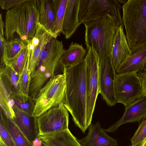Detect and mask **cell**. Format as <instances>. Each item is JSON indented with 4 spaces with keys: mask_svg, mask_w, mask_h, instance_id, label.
<instances>
[{
    "mask_svg": "<svg viewBox=\"0 0 146 146\" xmlns=\"http://www.w3.org/2000/svg\"><path fill=\"white\" fill-rule=\"evenodd\" d=\"M87 135L78 141L81 146H117L118 143L110 136L97 122L89 126Z\"/></svg>",
    "mask_w": 146,
    "mask_h": 146,
    "instance_id": "cell-14",
    "label": "cell"
},
{
    "mask_svg": "<svg viewBox=\"0 0 146 146\" xmlns=\"http://www.w3.org/2000/svg\"><path fill=\"white\" fill-rule=\"evenodd\" d=\"M120 3L125 4L127 0H117Z\"/></svg>",
    "mask_w": 146,
    "mask_h": 146,
    "instance_id": "cell-38",
    "label": "cell"
},
{
    "mask_svg": "<svg viewBox=\"0 0 146 146\" xmlns=\"http://www.w3.org/2000/svg\"><path fill=\"white\" fill-rule=\"evenodd\" d=\"M131 146H133L132 145H131Z\"/></svg>",
    "mask_w": 146,
    "mask_h": 146,
    "instance_id": "cell-41",
    "label": "cell"
},
{
    "mask_svg": "<svg viewBox=\"0 0 146 146\" xmlns=\"http://www.w3.org/2000/svg\"><path fill=\"white\" fill-rule=\"evenodd\" d=\"M80 0H68L61 33L67 39L80 25L78 18Z\"/></svg>",
    "mask_w": 146,
    "mask_h": 146,
    "instance_id": "cell-17",
    "label": "cell"
},
{
    "mask_svg": "<svg viewBox=\"0 0 146 146\" xmlns=\"http://www.w3.org/2000/svg\"><path fill=\"white\" fill-rule=\"evenodd\" d=\"M27 44L21 40L7 41L5 49L6 65H10Z\"/></svg>",
    "mask_w": 146,
    "mask_h": 146,
    "instance_id": "cell-25",
    "label": "cell"
},
{
    "mask_svg": "<svg viewBox=\"0 0 146 146\" xmlns=\"http://www.w3.org/2000/svg\"><path fill=\"white\" fill-rule=\"evenodd\" d=\"M146 138V118L139 125L131 139L133 146H135Z\"/></svg>",
    "mask_w": 146,
    "mask_h": 146,
    "instance_id": "cell-30",
    "label": "cell"
},
{
    "mask_svg": "<svg viewBox=\"0 0 146 146\" xmlns=\"http://www.w3.org/2000/svg\"><path fill=\"white\" fill-rule=\"evenodd\" d=\"M41 146H47V145H46L45 144H44L43 142H42V145Z\"/></svg>",
    "mask_w": 146,
    "mask_h": 146,
    "instance_id": "cell-40",
    "label": "cell"
},
{
    "mask_svg": "<svg viewBox=\"0 0 146 146\" xmlns=\"http://www.w3.org/2000/svg\"><path fill=\"white\" fill-rule=\"evenodd\" d=\"M26 0H0V6L2 9L7 10L19 5Z\"/></svg>",
    "mask_w": 146,
    "mask_h": 146,
    "instance_id": "cell-33",
    "label": "cell"
},
{
    "mask_svg": "<svg viewBox=\"0 0 146 146\" xmlns=\"http://www.w3.org/2000/svg\"><path fill=\"white\" fill-rule=\"evenodd\" d=\"M0 123L4 125L10 134L16 146H34L20 130L14 119L7 117L1 110Z\"/></svg>",
    "mask_w": 146,
    "mask_h": 146,
    "instance_id": "cell-23",
    "label": "cell"
},
{
    "mask_svg": "<svg viewBox=\"0 0 146 146\" xmlns=\"http://www.w3.org/2000/svg\"><path fill=\"white\" fill-rule=\"evenodd\" d=\"M14 120L24 135L31 142L38 137L37 117L16 108Z\"/></svg>",
    "mask_w": 146,
    "mask_h": 146,
    "instance_id": "cell-16",
    "label": "cell"
},
{
    "mask_svg": "<svg viewBox=\"0 0 146 146\" xmlns=\"http://www.w3.org/2000/svg\"><path fill=\"white\" fill-rule=\"evenodd\" d=\"M131 54V50L128 44L122 24L115 34L110 54L115 71Z\"/></svg>",
    "mask_w": 146,
    "mask_h": 146,
    "instance_id": "cell-12",
    "label": "cell"
},
{
    "mask_svg": "<svg viewBox=\"0 0 146 146\" xmlns=\"http://www.w3.org/2000/svg\"><path fill=\"white\" fill-rule=\"evenodd\" d=\"M39 23L56 38L55 22L56 9V0H39Z\"/></svg>",
    "mask_w": 146,
    "mask_h": 146,
    "instance_id": "cell-19",
    "label": "cell"
},
{
    "mask_svg": "<svg viewBox=\"0 0 146 146\" xmlns=\"http://www.w3.org/2000/svg\"><path fill=\"white\" fill-rule=\"evenodd\" d=\"M135 146H146V138Z\"/></svg>",
    "mask_w": 146,
    "mask_h": 146,
    "instance_id": "cell-36",
    "label": "cell"
},
{
    "mask_svg": "<svg viewBox=\"0 0 146 146\" xmlns=\"http://www.w3.org/2000/svg\"><path fill=\"white\" fill-rule=\"evenodd\" d=\"M39 10V0H26L7 10L4 22L6 41L21 40L27 44L36 34Z\"/></svg>",
    "mask_w": 146,
    "mask_h": 146,
    "instance_id": "cell-2",
    "label": "cell"
},
{
    "mask_svg": "<svg viewBox=\"0 0 146 146\" xmlns=\"http://www.w3.org/2000/svg\"><path fill=\"white\" fill-rule=\"evenodd\" d=\"M38 137L47 146H81L69 129Z\"/></svg>",
    "mask_w": 146,
    "mask_h": 146,
    "instance_id": "cell-20",
    "label": "cell"
},
{
    "mask_svg": "<svg viewBox=\"0 0 146 146\" xmlns=\"http://www.w3.org/2000/svg\"><path fill=\"white\" fill-rule=\"evenodd\" d=\"M10 94L2 81L0 80V104L1 110L5 114L11 119H14L15 113L11 104Z\"/></svg>",
    "mask_w": 146,
    "mask_h": 146,
    "instance_id": "cell-26",
    "label": "cell"
},
{
    "mask_svg": "<svg viewBox=\"0 0 146 146\" xmlns=\"http://www.w3.org/2000/svg\"><path fill=\"white\" fill-rule=\"evenodd\" d=\"M31 55L26 61L20 75L19 83L21 92L29 95L31 77L29 73V64Z\"/></svg>",
    "mask_w": 146,
    "mask_h": 146,
    "instance_id": "cell-28",
    "label": "cell"
},
{
    "mask_svg": "<svg viewBox=\"0 0 146 146\" xmlns=\"http://www.w3.org/2000/svg\"><path fill=\"white\" fill-rule=\"evenodd\" d=\"M84 59L86 63V120L89 127L91 124L96 103L99 93V69L100 60L90 47Z\"/></svg>",
    "mask_w": 146,
    "mask_h": 146,
    "instance_id": "cell-8",
    "label": "cell"
},
{
    "mask_svg": "<svg viewBox=\"0 0 146 146\" xmlns=\"http://www.w3.org/2000/svg\"><path fill=\"white\" fill-rule=\"evenodd\" d=\"M0 137L7 146H16L10 134L4 125L0 122Z\"/></svg>",
    "mask_w": 146,
    "mask_h": 146,
    "instance_id": "cell-31",
    "label": "cell"
},
{
    "mask_svg": "<svg viewBox=\"0 0 146 146\" xmlns=\"http://www.w3.org/2000/svg\"><path fill=\"white\" fill-rule=\"evenodd\" d=\"M65 92L64 74L54 75L40 90L35 98L33 115L37 117L52 107L64 104Z\"/></svg>",
    "mask_w": 146,
    "mask_h": 146,
    "instance_id": "cell-7",
    "label": "cell"
},
{
    "mask_svg": "<svg viewBox=\"0 0 146 146\" xmlns=\"http://www.w3.org/2000/svg\"><path fill=\"white\" fill-rule=\"evenodd\" d=\"M0 69H2L6 66L5 49L7 41L4 34H0Z\"/></svg>",
    "mask_w": 146,
    "mask_h": 146,
    "instance_id": "cell-32",
    "label": "cell"
},
{
    "mask_svg": "<svg viewBox=\"0 0 146 146\" xmlns=\"http://www.w3.org/2000/svg\"><path fill=\"white\" fill-rule=\"evenodd\" d=\"M120 3L116 0H80L78 18L80 24L104 19L118 28L122 24Z\"/></svg>",
    "mask_w": 146,
    "mask_h": 146,
    "instance_id": "cell-6",
    "label": "cell"
},
{
    "mask_svg": "<svg viewBox=\"0 0 146 146\" xmlns=\"http://www.w3.org/2000/svg\"><path fill=\"white\" fill-rule=\"evenodd\" d=\"M143 71L146 72V64L145 66V67Z\"/></svg>",
    "mask_w": 146,
    "mask_h": 146,
    "instance_id": "cell-39",
    "label": "cell"
},
{
    "mask_svg": "<svg viewBox=\"0 0 146 146\" xmlns=\"http://www.w3.org/2000/svg\"><path fill=\"white\" fill-rule=\"evenodd\" d=\"M31 51L27 45L22 50L11 65H9L20 75L26 61L31 55Z\"/></svg>",
    "mask_w": 146,
    "mask_h": 146,
    "instance_id": "cell-29",
    "label": "cell"
},
{
    "mask_svg": "<svg viewBox=\"0 0 146 146\" xmlns=\"http://www.w3.org/2000/svg\"><path fill=\"white\" fill-rule=\"evenodd\" d=\"M137 72L116 74L115 93L117 103L125 107L142 98V87Z\"/></svg>",
    "mask_w": 146,
    "mask_h": 146,
    "instance_id": "cell-9",
    "label": "cell"
},
{
    "mask_svg": "<svg viewBox=\"0 0 146 146\" xmlns=\"http://www.w3.org/2000/svg\"><path fill=\"white\" fill-rule=\"evenodd\" d=\"M83 24L85 27V44L87 50L91 48L100 60L110 54L118 28L112 22L104 19Z\"/></svg>",
    "mask_w": 146,
    "mask_h": 146,
    "instance_id": "cell-5",
    "label": "cell"
},
{
    "mask_svg": "<svg viewBox=\"0 0 146 146\" xmlns=\"http://www.w3.org/2000/svg\"><path fill=\"white\" fill-rule=\"evenodd\" d=\"M32 142L34 146H41L42 144V141L38 137L36 138Z\"/></svg>",
    "mask_w": 146,
    "mask_h": 146,
    "instance_id": "cell-35",
    "label": "cell"
},
{
    "mask_svg": "<svg viewBox=\"0 0 146 146\" xmlns=\"http://www.w3.org/2000/svg\"><path fill=\"white\" fill-rule=\"evenodd\" d=\"M137 74L142 85V97H146V72L142 71L138 72Z\"/></svg>",
    "mask_w": 146,
    "mask_h": 146,
    "instance_id": "cell-34",
    "label": "cell"
},
{
    "mask_svg": "<svg viewBox=\"0 0 146 146\" xmlns=\"http://www.w3.org/2000/svg\"><path fill=\"white\" fill-rule=\"evenodd\" d=\"M86 53L82 45L72 42L68 49L62 54L58 64L63 68L75 66L84 59Z\"/></svg>",
    "mask_w": 146,
    "mask_h": 146,
    "instance_id": "cell-21",
    "label": "cell"
},
{
    "mask_svg": "<svg viewBox=\"0 0 146 146\" xmlns=\"http://www.w3.org/2000/svg\"><path fill=\"white\" fill-rule=\"evenodd\" d=\"M146 64V45L131 50L130 56L116 70V74L138 73L143 71Z\"/></svg>",
    "mask_w": 146,
    "mask_h": 146,
    "instance_id": "cell-18",
    "label": "cell"
},
{
    "mask_svg": "<svg viewBox=\"0 0 146 146\" xmlns=\"http://www.w3.org/2000/svg\"><path fill=\"white\" fill-rule=\"evenodd\" d=\"M66 82L64 105L71 114L75 125L83 133L88 128L86 120V63L84 59L78 64L64 67Z\"/></svg>",
    "mask_w": 146,
    "mask_h": 146,
    "instance_id": "cell-1",
    "label": "cell"
},
{
    "mask_svg": "<svg viewBox=\"0 0 146 146\" xmlns=\"http://www.w3.org/2000/svg\"><path fill=\"white\" fill-rule=\"evenodd\" d=\"M37 121L38 136L58 133L68 129V111L64 104H61L37 117Z\"/></svg>",
    "mask_w": 146,
    "mask_h": 146,
    "instance_id": "cell-10",
    "label": "cell"
},
{
    "mask_svg": "<svg viewBox=\"0 0 146 146\" xmlns=\"http://www.w3.org/2000/svg\"><path fill=\"white\" fill-rule=\"evenodd\" d=\"M122 9V23L130 49L146 45V0H127Z\"/></svg>",
    "mask_w": 146,
    "mask_h": 146,
    "instance_id": "cell-4",
    "label": "cell"
},
{
    "mask_svg": "<svg viewBox=\"0 0 146 146\" xmlns=\"http://www.w3.org/2000/svg\"><path fill=\"white\" fill-rule=\"evenodd\" d=\"M20 75L9 65H6L3 69L0 70V80L12 96H18L23 94L20 87Z\"/></svg>",
    "mask_w": 146,
    "mask_h": 146,
    "instance_id": "cell-22",
    "label": "cell"
},
{
    "mask_svg": "<svg viewBox=\"0 0 146 146\" xmlns=\"http://www.w3.org/2000/svg\"><path fill=\"white\" fill-rule=\"evenodd\" d=\"M53 37L52 35L39 22L35 35L31 40L34 48L31 51L29 64V73L31 77L35 70L42 51Z\"/></svg>",
    "mask_w": 146,
    "mask_h": 146,
    "instance_id": "cell-15",
    "label": "cell"
},
{
    "mask_svg": "<svg viewBox=\"0 0 146 146\" xmlns=\"http://www.w3.org/2000/svg\"><path fill=\"white\" fill-rule=\"evenodd\" d=\"M10 101L13 108H16L33 115L35 99L23 94L13 96L10 95Z\"/></svg>",
    "mask_w": 146,
    "mask_h": 146,
    "instance_id": "cell-24",
    "label": "cell"
},
{
    "mask_svg": "<svg viewBox=\"0 0 146 146\" xmlns=\"http://www.w3.org/2000/svg\"><path fill=\"white\" fill-rule=\"evenodd\" d=\"M146 118V97H142L125 107V112L121 117L105 130L107 132H113L121 125L128 123L139 121Z\"/></svg>",
    "mask_w": 146,
    "mask_h": 146,
    "instance_id": "cell-13",
    "label": "cell"
},
{
    "mask_svg": "<svg viewBox=\"0 0 146 146\" xmlns=\"http://www.w3.org/2000/svg\"><path fill=\"white\" fill-rule=\"evenodd\" d=\"M65 50L62 41L54 38L44 46L31 77L29 96L35 99L40 90L55 75L59 60Z\"/></svg>",
    "mask_w": 146,
    "mask_h": 146,
    "instance_id": "cell-3",
    "label": "cell"
},
{
    "mask_svg": "<svg viewBox=\"0 0 146 146\" xmlns=\"http://www.w3.org/2000/svg\"><path fill=\"white\" fill-rule=\"evenodd\" d=\"M0 146H7L1 138L0 139Z\"/></svg>",
    "mask_w": 146,
    "mask_h": 146,
    "instance_id": "cell-37",
    "label": "cell"
},
{
    "mask_svg": "<svg viewBox=\"0 0 146 146\" xmlns=\"http://www.w3.org/2000/svg\"><path fill=\"white\" fill-rule=\"evenodd\" d=\"M57 5L55 22V30L56 36L61 33L62 25L68 0H56Z\"/></svg>",
    "mask_w": 146,
    "mask_h": 146,
    "instance_id": "cell-27",
    "label": "cell"
},
{
    "mask_svg": "<svg viewBox=\"0 0 146 146\" xmlns=\"http://www.w3.org/2000/svg\"><path fill=\"white\" fill-rule=\"evenodd\" d=\"M116 74L110 54H108L100 61L99 93L107 104L110 106L117 103L114 90Z\"/></svg>",
    "mask_w": 146,
    "mask_h": 146,
    "instance_id": "cell-11",
    "label": "cell"
}]
</instances>
